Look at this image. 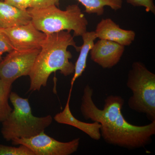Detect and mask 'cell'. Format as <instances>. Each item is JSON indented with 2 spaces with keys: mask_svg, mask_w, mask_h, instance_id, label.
Listing matches in <instances>:
<instances>
[{
  "mask_svg": "<svg viewBox=\"0 0 155 155\" xmlns=\"http://www.w3.org/2000/svg\"><path fill=\"white\" fill-rule=\"evenodd\" d=\"M93 91L88 84L84 88L81 112L86 120L101 124V137L107 143L128 149L144 147L150 143L155 134V120L145 125H132L122 114L125 101L122 97L108 96L101 110L94 102Z\"/></svg>",
  "mask_w": 155,
  "mask_h": 155,
  "instance_id": "cell-1",
  "label": "cell"
},
{
  "mask_svg": "<svg viewBox=\"0 0 155 155\" xmlns=\"http://www.w3.org/2000/svg\"><path fill=\"white\" fill-rule=\"evenodd\" d=\"M74 37L67 31L47 35L28 75V91H39L46 86L53 72L60 71L65 76L74 73L75 64L69 61L72 55L67 50L69 46H72L78 52L80 51L81 47L76 45Z\"/></svg>",
  "mask_w": 155,
  "mask_h": 155,
  "instance_id": "cell-2",
  "label": "cell"
},
{
  "mask_svg": "<svg viewBox=\"0 0 155 155\" xmlns=\"http://www.w3.org/2000/svg\"><path fill=\"white\" fill-rule=\"evenodd\" d=\"M28 11L35 28L46 35L62 31H73V36H81L87 31L88 21L78 5L67 6L64 11L56 5L30 8Z\"/></svg>",
  "mask_w": 155,
  "mask_h": 155,
  "instance_id": "cell-3",
  "label": "cell"
},
{
  "mask_svg": "<svg viewBox=\"0 0 155 155\" xmlns=\"http://www.w3.org/2000/svg\"><path fill=\"white\" fill-rule=\"evenodd\" d=\"M9 100L14 109L2 122L1 133L8 141L16 138H29L45 131L51 124V115L38 117L34 116L28 98L11 92Z\"/></svg>",
  "mask_w": 155,
  "mask_h": 155,
  "instance_id": "cell-4",
  "label": "cell"
},
{
  "mask_svg": "<svg viewBox=\"0 0 155 155\" xmlns=\"http://www.w3.org/2000/svg\"><path fill=\"white\" fill-rule=\"evenodd\" d=\"M126 85L132 95L128 107L136 112L145 114L151 122L155 120V74L143 63L134 62L128 72Z\"/></svg>",
  "mask_w": 155,
  "mask_h": 155,
  "instance_id": "cell-5",
  "label": "cell"
},
{
  "mask_svg": "<svg viewBox=\"0 0 155 155\" xmlns=\"http://www.w3.org/2000/svg\"><path fill=\"white\" fill-rule=\"evenodd\" d=\"M80 138L67 142L58 141L45 133V131L29 138H16L12 140L14 145H23L35 155H70L77 151Z\"/></svg>",
  "mask_w": 155,
  "mask_h": 155,
  "instance_id": "cell-6",
  "label": "cell"
},
{
  "mask_svg": "<svg viewBox=\"0 0 155 155\" xmlns=\"http://www.w3.org/2000/svg\"><path fill=\"white\" fill-rule=\"evenodd\" d=\"M40 49L14 50L8 53L0 61V78L7 83L13 84L17 78L28 76Z\"/></svg>",
  "mask_w": 155,
  "mask_h": 155,
  "instance_id": "cell-7",
  "label": "cell"
},
{
  "mask_svg": "<svg viewBox=\"0 0 155 155\" xmlns=\"http://www.w3.org/2000/svg\"><path fill=\"white\" fill-rule=\"evenodd\" d=\"M14 50L24 51L40 49L47 35L37 29L31 21L25 25L0 29Z\"/></svg>",
  "mask_w": 155,
  "mask_h": 155,
  "instance_id": "cell-8",
  "label": "cell"
},
{
  "mask_svg": "<svg viewBox=\"0 0 155 155\" xmlns=\"http://www.w3.org/2000/svg\"><path fill=\"white\" fill-rule=\"evenodd\" d=\"M125 46L105 39H99L91 50V59L104 69H110L119 63Z\"/></svg>",
  "mask_w": 155,
  "mask_h": 155,
  "instance_id": "cell-9",
  "label": "cell"
},
{
  "mask_svg": "<svg viewBox=\"0 0 155 155\" xmlns=\"http://www.w3.org/2000/svg\"><path fill=\"white\" fill-rule=\"evenodd\" d=\"M94 32L97 38L115 42L124 46L130 45L136 36L134 31L122 29L110 18L102 19Z\"/></svg>",
  "mask_w": 155,
  "mask_h": 155,
  "instance_id": "cell-10",
  "label": "cell"
},
{
  "mask_svg": "<svg viewBox=\"0 0 155 155\" xmlns=\"http://www.w3.org/2000/svg\"><path fill=\"white\" fill-rule=\"evenodd\" d=\"M72 89L70 88L67 104L63 111L56 114L54 119L56 122L73 126L81 130L94 140H98L101 138L100 127L101 124L97 122L86 123L79 121L72 115L69 107Z\"/></svg>",
  "mask_w": 155,
  "mask_h": 155,
  "instance_id": "cell-11",
  "label": "cell"
},
{
  "mask_svg": "<svg viewBox=\"0 0 155 155\" xmlns=\"http://www.w3.org/2000/svg\"><path fill=\"white\" fill-rule=\"evenodd\" d=\"M31 21L28 10H20L0 1V29L25 25Z\"/></svg>",
  "mask_w": 155,
  "mask_h": 155,
  "instance_id": "cell-12",
  "label": "cell"
},
{
  "mask_svg": "<svg viewBox=\"0 0 155 155\" xmlns=\"http://www.w3.org/2000/svg\"><path fill=\"white\" fill-rule=\"evenodd\" d=\"M81 37L83 40V45L80 46L79 56L75 64L74 75L71 81L70 88L72 89L75 81L82 75L86 69L89 53L93 47L95 40L97 38L94 31H87Z\"/></svg>",
  "mask_w": 155,
  "mask_h": 155,
  "instance_id": "cell-13",
  "label": "cell"
},
{
  "mask_svg": "<svg viewBox=\"0 0 155 155\" xmlns=\"http://www.w3.org/2000/svg\"><path fill=\"white\" fill-rule=\"evenodd\" d=\"M85 8V12L88 14L102 16L104 12V7L107 6L115 11L122 8V0H77ZM60 2V0H59Z\"/></svg>",
  "mask_w": 155,
  "mask_h": 155,
  "instance_id": "cell-14",
  "label": "cell"
},
{
  "mask_svg": "<svg viewBox=\"0 0 155 155\" xmlns=\"http://www.w3.org/2000/svg\"><path fill=\"white\" fill-rule=\"evenodd\" d=\"M12 85L0 78V122L2 123L13 110L9 104Z\"/></svg>",
  "mask_w": 155,
  "mask_h": 155,
  "instance_id": "cell-15",
  "label": "cell"
},
{
  "mask_svg": "<svg viewBox=\"0 0 155 155\" xmlns=\"http://www.w3.org/2000/svg\"><path fill=\"white\" fill-rule=\"evenodd\" d=\"M11 147L0 144V155H35L32 151L23 145Z\"/></svg>",
  "mask_w": 155,
  "mask_h": 155,
  "instance_id": "cell-16",
  "label": "cell"
},
{
  "mask_svg": "<svg viewBox=\"0 0 155 155\" xmlns=\"http://www.w3.org/2000/svg\"><path fill=\"white\" fill-rule=\"evenodd\" d=\"M128 4L134 7H143L147 12L155 14V5L154 0H126Z\"/></svg>",
  "mask_w": 155,
  "mask_h": 155,
  "instance_id": "cell-17",
  "label": "cell"
},
{
  "mask_svg": "<svg viewBox=\"0 0 155 155\" xmlns=\"http://www.w3.org/2000/svg\"><path fill=\"white\" fill-rule=\"evenodd\" d=\"M14 50L7 37L0 30V61L3 59L2 55L4 53H9Z\"/></svg>",
  "mask_w": 155,
  "mask_h": 155,
  "instance_id": "cell-18",
  "label": "cell"
},
{
  "mask_svg": "<svg viewBox=\"0 0 155 155\" xmlns=\"http://www.w3.org/2000/svg\"><path fill=\"white\" fill-rule=\"evenodd\" d=\"M4 2L17 8L25 11L31 8L34 0H5Z\"/></svg>",
  "mask_w": 155,
  "mask_h": 155,
  "instance_id": "cell-19",
  "label": "cell"
},
{
  "mask_svg": "<svg viewBox=\"0 0 155 155\" xmlns=\"http://www.w3.org/2000/svg\"><path fill=\"white\" fill-rule=\"evenodd\" d=\"M59 2V0H34L31 8H44L51 5L58 6Z\"/></svg>",
  "mask_w": 155,
  "mask_h": 155,
  "instance_id": "cell-20",
  "label": "cell"
},
{
  "mask_svg": "<svg viewBox=\"0 0 155 155\" xmlns=\"http://www.w3.org/2000/svg\"><path fill=\"white\" fill-rule=\"evenodd\" d=\"M1 1H4L5 0H0Z\"/></svg>",
  "mask_w": 155,
  "mask_h": 155,
  "instance_id": "cell-21",
  "label": "cell"
}]
</instances>
